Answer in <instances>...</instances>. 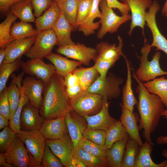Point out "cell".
<instances>
[{
	"label": "cell",
	"instance_id": "obj_1",
	"mask_svg": "<svg viewBox=\"0 0 167 167\" xmlns=\"http://www.w3.org/2000/svg\"><path fill=\"white\" fill-rule=\"evenodd\" d=\"M132 69L133 77L138 83L136 91L139 99L137 105L140 116L139 129L143 130V137L153 145L151 135L158 126L162 113L165 109V106L158 96L147 90Z\"/></svg>",
	"mask_w": 167,
	"mask_h": 167
},
{
	"label": "cell",
	"instance_id": "obj_49",
	"mask_svg": "<svg viewBox=\"0 0 167 167\" xmlns=\"http://www.w3.org/2000/svg\"><path fill=\"white\" fill-rule=\"evenodd\" d=\"M34 11V15L37 18L44 11L48 9L55 2L52 0H31Z\"/></svg>",
	"mask_w": 167,
	"mask_h": 167
},
{
	"label": "cell",
	"instance_id": "obj_39",
	"mask_svg": "<svg viewBox=\"0 0 167 167\" xmlns=\"http://www.w3.org/2000/svg\"><path fill=\"white\" fill-rule=\"evenodd\" d=\"M17 17L11 12L7 14L5 19L0 24V47H5L15 40L11 36V27Z\"/></svg>",
	"mask_w": 167,
	"mask_h": 167
},
{
	"label": "cell",
	"instance_id": "obj_12",
	"mask_svg": "<svg viewBox=\"0 0 167 167\" xmlns=\"http://www.w3.org/2000/svg\"><path fill=\"white\" fill-rule=\"evenodd\" d=\"M160 8L158 2L156 0L153 1L149 10L146 12L145 20L152 35L151 47H155L156 50H161L167 55V39L160 31L156 20V14Z\"/></svg>",
	"mask_w": 167,
	"mask_h": 167
},
{
	"label": "cell",
	"instance_id": "obj_4",
	"mask_svg": "<svg viewBox=\"0 0 167 167\" xmlns=\"http://www.w3.org/2000/svg\"><path fill=\"white\" fill-rule=\"evenodd\" d=\"M24 144L16 137L3 153L6 161L15 167H42L41 163L34 157Z\"/></svg>",
	"mask_w": 167,
	"mask_h": 167
},
{
	"label": "cell",
	"instance_id": "obj_11",
	"mask_svg": "<svg viewBox=\"0 0 167 167\" xmlns=\"http://www.w3.org/2000/svg\"><path fill=\"white\" fill-rule=\"evenodd\" d=\"M21 67L24 73L41 79L45 85L56 72L54 65L45 63L43 58L30 59L25 62H23Z\"/></svg>",
	"mask_w": 167,
	"mask_h": 167
},
{
	"label": "cell",
	"instance_id": "obj_27",
	"mask_svg": "<svg viewBox=\"0 0 167 167\" xmlns=\"http://www.w3.org/2000/svg\"><path fill=\"white\" fill-rule=\"evenodd\" d=\"M101 0H93L91 11L86 19L78 26V30L82 32L84 35L88 36L93 34L95 30L100 27V22H94L96 18L101 17V12L99 4Z\"/></svg>",
	"mask_w": 167,
	"mask_h": 167
},
{
	"label": "cell",
	"instance_id": "obj_10",
	"mask_svg": "<svg viewBox=\"0 0 167 167\" xmlns=\"http://www.w3.org/2000/svg\"><path fill=\"white\" fill-rule=\"evenodd\" d=\"M16 137L25 144L34 157L41 163L46 146L45 139L39 130H21L17 132Z\"/></svg>",
	"mask_w": 167,
	"mask_h": 167
},
{
	"label": "cell",
	"instance_id": "obj_3",
	"mask_svg": "<svg viewBox=\"0 0 167 167\" xmlns=\"http://www.w3.org/2000/svg\"><path fill=\"white\" fill-rule=\"evenodd\" d=\"M152 48L151 45L146 43L145 40L144 45L140 51V66L135 73L138 78L142 82L152 80L158 76L167 75V71H163L160 66L159 60L161 55L160 51H157L154 54L151 61L148 60Z\"/></svg>",
	"mask_w": 167,
	"mask_h": 167
},
{
	"label": "cell",
	"instance_id": "obj_48",
	"mask_svg": "<svg viewBox=\"0 0 167 167\" xmlns=\"http://www.w3.org/2000/svg\"><path fill=\"white\" fill-rule=\"evenodd\" d=\"M0 114L10 120V107L8 96V87L6 86L0 94Z\"/></svg>",
	"mask_w": 167,
	"mask_h": 167
},
{
	"label": "cell",
	"instance_id": "obj_30",
	"mask_svg": "<svg viewBox=\"0 0 167 167\" xmlns=\"http://www.w3.org/2000/svg\"><path fill=\"white\" fill-rule=\"evenodd\" d=\"M33 6L31 0H22L12 5L10 12L18 18L21 21L35 22V19L32 11Z\"/></svg>",
	"mask_w": 167,
	"mask_h": 167
},
{
	"label": "cell",
	"instance_id": "obj_34",
	"mask_svg": "<svg viewBox=\"0 0 167 167\" xmlns=\"http://www.w3.org/2000/svg\"><path fill=\"white\" fill-rule=\"evenodd\" d=\"M23 77L20 76L16 77L15 80L19 86L21 91L20 100L12 119L10 120L9 127L14 131L17 132L21 130L20 126V117L24 105L29 102V101L24 92V88L21 84Z\"/></svg>",
	"mask_w": 167,
	"mask_h": 167
},
{
	"label": "cell",
	"instance_id": "obj_56",
	"mask_svg": "<svg viewBox=\"0 0 167 167\" xmlns=\"http://www.w3.org/2000/svg\"><path fill=\"white\" fill-rule=\"evenodd\" d=\"M0 167H13L12 165L7 162L5 159L3 153L0 154Z\"/></svg>",
	"mask_w": 167,
	"mask_h": 167
},
{
	"label": "cell",
	"instance_id": "obj_40",
	"mask_svg": "<svg viewBox=\"0 0 167 167\" xmlns=\"http://www.w3.org/2000/svg\"><path fill=\"white\" fill-rule=\"evenodd\" d=\"M22 62L20 57L12 62L2 64L0 66V94L6 86L9 76L21 67Z\"/></svg>",
	"mask_w": 167,
	"mask_h": 167
},
{
	"label": "cell",
	"instance_id": "obj_6",
	"mask_svg": "<svg viewBox=\"0 0 167 167\" xmlns=\"http://www.w3.org/2000/svg\"><path fill=\"white\" fill-rule=\"evenodd\" d=\"M103 96L84 91L76 97L70 99L71 109L77 114L84 117L94 115L101 110Z\"/></svg>",
	"mask_w": 167,
	"mask_h": 167
},
{
	"label": "cell",
	"instance_id": "obj_61",
	"mask_svg": "<svg viewBox=\"0 0 167 167\" xmlns=\"http://www.w3.org/2000/svg\"><path fill=\"white\" fill-rule=\"evenodd\" d=\"M162 116L165 118H167V109H165L162 113Z\"/></svg>",
	"mask_w": 167,
	"mask_h": 167
},
{
	"label": "cell",
	"instance_id": "obj_21",
	"mask_svg": "<svg viewBox=\"0 0 167 167\" xmlns=\"http://www.w3.org/2000/svg\"><path fill=\"white\" fill-rule=\"evenodd\" d=\"M120 105L122 110L120 120L123 126L131 139L137 142L141 146L143 143L140 137L137 125V122L139 121L138 114L131 112L122 103Z\"/></svg>",
	"mask_w": 167,
	"mask_h": 167
},
{
	"label": "cell",
	"instance_id": "obj_41",
	"mask_svg": "<svg viewBox=\"0 0 167 167\" xmlns=\"http://www.w3.org/2000/svg\"><path fill=\"white\" fill-rule=\"evenodd\" d=\"M78 146L96 157L106 162V149L104 146L95 143L84 137L80 141Z\"/></svg>",
	"mask_w": 167,
	"mask_h": 167
},
{
	"label": "cell",
	"instance_id": "obj_46",
	"mask_svg": "<svg viewBox=\"0 0 167 167\" xmlns=\"http://www.w3.org/2000/svg\"><path fill=\"white\" fill-rule=\"evenodd\" d=\"M83 137L91 141L104 146L106 140L105 131L101 130H92L87 127L83 133Z\"/></svg>",
	"mask_w": 167,
	"mask_h": 167
},
{
	"label": "cell",
	"instance_id": "obj_42",
	"mask_svg": "<svg viewBox=\"0 0 167 167\" xmlns=\"http://www.w3.org/2000/svg\"><path fill=\"white\" fill-rule=\"evenodd\" d=\"M12 79L8 87V96L10 107V120L12 118L19 104L21 91L13 75Z\"/></svg>",
	"mask_w": 167,
	"mask_h": 167
},
{
	"label": "cell",
	"instance_id": "obj_45",
	"mask_svg": "<svg viewBox=\"0 0 167 167\" xmlns=\"http://www.w3.org/2000/svg\"><path fill=\"white\" fill-rule=\"evenodd\" d=\"M42 167H62L64 166L60 160L46 144L41 162Z\"/></svg>",
	"mask_w": 167,
	"mask_h": 167
},
{
	"label": "cell",
	"instance_id": "obj_60",
	"mask_svg": "<svg viewBox=\"0 0 167 167\" xmlns=\"http://www.w3.org/2000/svg\"><path fill=\"white\" fill-rule=\"evenodd\" d=\"M161 155L162 156L166 158L167 161V149H165L162 151L161 152ZM166 167H167V163Z\"/></svg>",
	"mask_w": 167,
	"mask_h": 167
},
{
	"label": "cell",
	"instance_id": "obj_53",
	"mask_svg": "<svg viewBox=\"0 0 167 167\" xmlns=\"http://www.w3.org/2000/svg\"><path fill=\"white\" fill-rule=\"evenodd\" d=\"M22 0H0V10L1 13L6 14L13 4Z\"/></svg>",
	"mask_w": 167,
	"mask_h": 167
},
{
	"label": "cell",
	"instance_id": "obj_20",
	"mask_svg": "<svg viewBox=\"0 0 167 167\" xmlns=\"http://www.w3.org/2000/svg\"><path fill=\"white\" fill-rule=\"evenodd\" d=\"M36 37L16 39L7 44L5 47L6 55L2 64L12 62L21 57L33 45Z\"/></svg>",
	"mask_w": 167,
	"mask_h": 167
},
{
	"label": "cell",
	"instance_id": "obj_22",
	"mask_svg": "<svg viewBox=\"0 0 167 167\" xmlns=\"http://www.w3.org/2000/svg\"><path fill=\"white\" fill-rule=\"evenodd\" d=\"M119 43L118 45L115 44L112 45L107 42L102 41L96 46L98 58L102 59L116 62L120 56L123 57L122 49L123 46L122 40L119 35L118 36Z\"/></svg>",
	"mask_w": 167,
	"mask_h": 167
},
{
	"label": "cell",
	"instance_id": "obj_26",
	"mask_svg": "<svg viewBox=\"0 0 167 167\" xmlns=\"http://www.w3.org/2000/svg\"><path fill=\"white\" fill-rule=\"evenodd\" d=\"M61 11L56 2H54L42 15L36 19V29L39 32L52 29Z\"/></svg>",
	"mask_w": 167,
	"mask_h": 167
},
{
	"label": "cell",
	"instance_id": "obj_50",
	"mask_svg": "<svg viewBox=\"0 0 167 167\" xmlns=\"http://www.w3.org/2000/svg\"><path fill=\"white\" fill-rule=\"evenodd\" d=\"M106 1L109 7L118 9L122 15L128 14L130 11L127 4L121 2L118 0H106Z\"/></svg>",
	"mask_w": 167,
	"mask_h": 167
},
{
	"label": "cell",
	"instance_id": "obj_14",
	"mask_svg": "<svg viewBox=\"0 0 167 167\" xmlns=\"http://www.w3.org/2000/svg\"><path fill=\"white\" fill-rule=\"evenodd\" d=\"M122 3L128 5L131 12V22L129 36H131L134 28L137 27L143 31L145 24V16L146 10L152 4V0H120Z\"/></svg>",
	"mask_w": 167,
	"mask_h": 167
},
{
	"label": "cell",
	"instance_id": "obj_62",
	"mask_svg": "<svg viewBox=\"0 0 167 167\" xmlns=\"http://www.w3.org/2000/svg\"><path fill=\"white\" fill-rule=\"evenodd\" d=\"M53 1L55 2H57V1H58L59 0H52Z\"/></svg>",
	"mask_w": 167,
	"mask_h": 167
},
{
	"label": "cell",
	"instance_id": "obj_24",
	"mask_svg": "<svg viewBox=\"0 0 167 167\" xmlns=\"http://www.w3.org/2000/svg\"><path fill=\"white\" fill-rule=\"evenodd\" d=\"M57 39V45L60 46L65 45H74L71 37L73 27L61 11L60 16L52 29Z\"/></svg>",
	"mask_w": 167,
	"mask_h": 167
},
{
	"label": "cell",
	"instance_id": "obj_51",
	"mask_svg": "<svg viewBox=\"0 0 167 167\" xmlns=\"http://www.w3.org/2000/svg\"><path fill=\"white\" fill-rule=\"evenodd\" d=\"M66 90L70 99L76 97L84 91L80 84L66 88Z\"/></svg>",
	"mask_w": 167,
	"mask_h": 167
},
{
	"label": "cell",
	"instance_id": "obj_63",
	"mask_svg": "<svg viewBox=\"0 0 167 167\" xmlns=\"http://www.w3.org/2000/svg\"></svg>",
	"mask_w": 167,
	"mask_h": 167
},
{
	"label": "cell",
	"instance_id": "obj_57",
	"mask_svg": "<svg viewBox=\"0 0 167 167\" xmlns=\"http://www.w3.org/2000/svg\"><path fill=\"white\" fill-rule=\"evenodd\" d=\"M157 144L159 145L167 144V136L161 135L156 140Z\"/></svg>",
	"mask_w": 167,
	"mask_h": 167
},
{
	"label": "cell",
	"instance_id": "obj_32",
	"mask_svg": "<svg viewBox=\"0 0 167 167\" xmlns=\"http://www.w3.org/2000/svg\"><path fill=\"white\" fill-rule=\"evenodd\" d=\"M106 132L104 146L107 149L115 143L124 139L129 135L126 132L120 120L117 121Z\"/></svg>",
	"mask_w": 167,
	"mask_h": 167
},
{
	"label": "cell",
	"instance_id": "obj_15",
	"mask_svg": "<svg viewBox=\"0 0 167 167\" xmlns=\"http://www.w3.org/2000/svg\"><path fill=\"white\" fill-rule=\"evenodd\" d=\"M106 96H103V104L100 111L94 115H87L84 117L88 128L102 130L106 131L117 121L109 114V102Z\"/></svg>",
	"mask_w": 167,
	"mask_h": 167
},
{
	"label": "cell",
	"instance_id": "obj_44",
	"mask_svg": "<svg viewBox=\"0 0 167 167\" xmlns=\"http://www.w3.org/2000/svg\"><path fill=\"white\" fill-rule=\"evenodd\" d=\"M16 132L10 127H5L0 133V151L5 152L13 142L16 138Z\"/></svg>",
	"mask_w": 167,
	"mask_h": 167
},
{
	"label": "cell",
	"instance_id": "obj_36",
	"mask_svg": "<svg viewBox=\"0 0 167 167\" xmlns=\"http://www.w3.org/2000/svg\"><path fill=\"white\" fill-rule=\"evenodd\" d=\"M39 32L28 22L21 21L11 28L10 34L15 40L36 36Z\"/></svg>",
	"mask_w": 167,
	"mask_h": 167
},
{
	"label": "cell",
	"instance_id": "obj_52",
	"mask_svg": "<svg viewBox=\"0 0 167 167\" xmlns=\"http://www.w3.org/2000/svg\"><path fill=\"white\" fill-rule=\"evenodd\" d=\"M64 80L66 88L80 84L78 77L73 72L67 75L64 77Z\"/></svg>",
	"mask_w": 167,
	"mask_h": 167
},
{
	"label": "cell",
	"instance_id": "obj_55",
	"mask_svg": "<svg viewBox=\"0 0 167 167\" xmlns=\"http://www.w3.org/2000/svg\"><path fill=\"white\" fill-rule=\"evenodd\" d=\"M10 124V120L4 116L0 114V129L8 126Z\"/></svg>",
	"mask_w": 167,
	"mask_h": 167
},
{
	"label": "cell",
	"instance_id": "obj_58",
	"mask_svg": "<svg viewBox=\"0 0 167 167\" xmlns=\"http://www.w3.org/2000/svg\"><path fill=\"white\" fill-rule=\"evenodd\" d=\"M6 55L5 47L0 48V66L3 63Z\"/></svg>",
	"mask_w": 167,
	"mask_h": 167
},
{
	"label": "cell",
	"instance_id": "obj_54",
	"mask_svg": "<svg viewBox=\"0 0 167 167\" xmlns=\"http://www.w3.org/2000/svg\"><path fill=\"white\" fill-rule=\"evenodd\" d=\"M85 164L79 159L73 156L68 167H85Z\"/></svg>",
	"mask_w": 167,
	"mask_h": 167
},
{
	"label": "cell",
	"instance_id": "obj_5",
	"mask_svg": "<svg viewBox=\"0 0 167 167\" xmlns=\"http://www.w3.org/2000/svg\"><path fill=\"white\" fill-rule=\"evenodd\" d=\"M99 6L101 17L99 21L101 27L97 34L99 39H101L108 32H116L121 25L131 19L128 13L122 16L117 15L112 8L108 6L106 0H101Z\"/></svg>",
	"mask_w": 167,
	"mask_h": 167
},
{
	"label": "cell",
	"instance_id": "obj_28",
	"mask_svg": "<svg viewBox=\"0 0 167 167\" xmlns=\"http://www.w3.org/2000/svg\"><path fill=\"white\" fill-rule=\"evenodd\" d=\"M153 146L151 143L145 140L140 146L135 167H166L167 160L158 164L155 163L152 160L151 154L152 153Z\"/></svg>",
	"mask_w": 167,
	"mask_h": 167
},
{
	"label": "cell",
	"instance_id": "obj_18",
	"mask_svg": "<svg viewBox=\"0 0 167 167\" xmlns=\"http://www.w3.org/2000/svg\"><path fill=\"white\" fill-rule=\"evenodd\" d=\"M39 131L45 139H57L68 133L65 121V115L45 120Z\"/></svg>",
	"mask_w": 167,
	"mask_h": 167
},
{
	"label": "cell",
	"instance_id": "obj_23",
	"mask_svg": "<svg viewBox=\"0 0 167 167\" xmlns=\"http://www.w3.org/2000/svg\"><path fill=\"white\" fill-rule=\"evenodd\" d=\"M45 58L54 65L56 72L63 78L73 72L78 66H80L82 64L79 61L68 59L52 52Z\"/></svg>",
	"mask_w": 167,
	"mask_h": 167
},
{
	"label": "cell",
	"instance_id": "obj_38",
	"mask_svg": "<svg viewBox=\"0 0 167 167\" xmlns=\"http://www.w3.org/2000/svg\"><path fill=\"white\" fill-rule=\"evenodd\" d=\"M73 156L83 162L86 167H107L104 161L82 149L78 146L74 148Z\"/></svg>",
	"mask_w": 167,
	"mask_h": 167
},
{
	"label": "cell",
	"instance_id": "obj_33",
	"mask_svg": "<svg viewBox=\"0 0 167 167\" xmlns=\"http://www.w3.org/2000/svg\"><path fill=\"white\" fill-rule=\"evenodd\" d=\"M79 0H59L56 3L60 11L73 27L77 29L76 20Z\"/></svg>",
	"mask_w": 167,
	"mask_h": 167
},
{
	"label": "cell",
	"instance_id": "obj_17",
	"mask_svg": "<svg viewBox=\"0 0 167 167\" xmlns=\"http://www.w3.org/2000/svg\"><path fill=\"white\" fill-rule=\"evenodd\" d=\"M65 121L73 148H75L84 137L83 133L87 127V124L84 119L79 116L71 109L66 113Z\"/></svg>",
	"mask_w": 167,
	"mask_h": 167
},
{
	"label": "cell",
	"instance_id": "obj_29",
	"mask_svg": "<svg viewBox=\"0 0 167 167\" xmlns=\"http://www.w3.org/2000/svg\"><path fill=\"white\" fill-rule=\"evenodd\" d=\"M127 70V79L125 84L122 89V104L131 112H133L134 107L137 105L138 101L135 97L132 88L131 70L129 62L125 56Z\"/></svg>",
	"mask_w": 167,
	"mask_h": 167
},
{
	"label": "cell",
	"instance_id": "obj_9",
	"mask_svg": "<svg viewBox=\"0 0 167 167\" xmlns=\"http://www.w3.org/2000/svg\"><path fill=\"white\" fill-rule=\"evenodd\" d=\"M56 52L67 58L76 60L82 64L88 66L90 62H94L98 57L96 48L87 47L77 42L74 45H65L56 49Z\"/></svg>",
	"mask_w": 167,
	"mask_h": 167
},
{
	"label": "cell",
	"instance_id": "obj_35",
	"mask_svg": "<svg viewBox=\"0 0 167 167\" xmlns=\"http://www.w3.org/2000/svg\"><path fill=\"white\" fill-rule=\"evenodd\" d=\"M73 72L78 77L84 91H87L99 76L93 66L88 68L80 67L76 68Z\"/></svg>",
	"mask_w": 167,
	"mask_h": 167
},
{
	"label": "cell",
	"instance_id": "obj_13",
	"mask_svg": "<svg viewBox=\"0 0 167 167\" xmlns=\"http://www.w3.org/2000/svg\"><path fill=\"white\" fill-rule=\"evenodd\" d=\"M46 144L60 160L64 166L68 167L73 156L74 148L68 134L57 139H45Z\"/></svg>",
	"mask_w": 167,
	"mask_h": 167
},
{
	"label": "cell",
	"instance_id": "obj_47",
	"mask_svg": "<svg viewBox=\"0 0 167 167\" xmlns=\"http://www.w3.org/2000/svg\"><path fill=\"white\" fill-rule=\"evenodd\" d=\"M116 62L106 61L97 58L94 62L93 66L99 75V76L103 79H105L109 69Z\"/></svg>",
	"mask_w": 167,
	"mask_h": 167
},
{
	"label": "cell",
	"instance_id": "obj_2",
	"mask_svg": "<svg viewBox=\"0 0 167 167\" xmlns=\"http://www.w3.org/2000/svg\"><path fill=\"white\" fill-rule=\"evenodd\" d=\"M64 79L56 72L45 86L42 104L39 110L44 120L64 115L71 109Z\"/></svg>",
	"mask_w": 167,
	"mask_h": 167
},
{
	"label": "cell",
	"instance_id": "obj_8",
	"mask_svg": "<svg viewBox=\"0 0 167 167\" xmlns=\"http://www.w3.org/2000/svg\"><path fill=\"white\" fill-rule=\"evenodd\" d=\"M123 81L122 78L109 73L104 79L98 76L87 91L106 96L108 99L111 100L119 96L121 94L120 86Z\"/></svg>",
	"mask_w": 167,
	"mask_h": 167
},
{
	"label": "cell",
	"instance_id": "obj_25",
	"mask_svg": "<svg viewBox=\"0 0 167 167\" xmlns=\"http://www.w3.org/2000/svg\"><path fill=\"white\" fill-rule=\"evenodd\" d=\"M130 139L129 135L125 139L115 143L110 148L106 149L105 160L108 166L121 167L126 146Z\"/></svg>",
	"mask_w": 167,
	"mask_h": 167
},
{
	"label": "cell",
	"instance_id": "obj_37",
	"mask_svg": "<svg viewBox=\"0 0 167 167\" xmlns=\"http://www.w3.org/2000/svg\"><path fill=\"white\" fill-rule=\"evenodd\" d=\"M140 147L135 140L131 139L129 140L126 146L121 167H135Z\"/></svg>",
	"mask_w": 167,
	"mask_h": 167
},
{
	"label": "cell",
	"instance_id": "obj_31",
	"mask_svg": "<svg viewBox=\"0 0 167 167\" xmlns=\"http://www.w3.org/2000/svg\"><path fill=\"white\" fill-rule=\"evenodd\" d=\"M143 84L149 92L158 96L167 108V79L162 76L146 82Z\"/></svg>",
	"mask_w": 167,
	"mask_h": 167
},
{
	"label": "cell",
	"instance_id": "obj_43",
	"mask_svg": "<svg viewBox=\"0 0 167 167\" xmlns=\"http://www.w3.org/2000/svg\"><path fill=\"white\" fill-rule=\"evenodd\" d=\"M93 0H79L76 20L77 29L87 18L92 7Z\"/></svg>",
	"mask_w": 167,
	"mask_h": 167
},
{
	"label": "cell",
	"instance_id": "obj_59",
	"mask_svg": "<svg viewBox=\"0 0 167 167\" xmlns=\"http://www.w3.org/2000/svg\"><path fill=\"white\" fill-rule=\"evenodd\" d=\"M162 14L166 17H167V0L165 3L161 10Z\"/></svg>",
	"mask_w": 167,
	"mask_h": 167
},
{
	"label": "cell",
	"instance_id": "obj_7",
	"mask_svg": "<svg viewBox=\"0 0 167 167\" xmlns=\"http://www.w3.org/2000/svg\"><path fill=\"white\" fill-rule=\"evenodd\" d=\"M57 39L53 29L39 32L33 45L24 54L30 59L43 58L52 52Z\"/></svg>",
	"mask_w": 167,
	"mask_h": 167
},
{
	"label": "cell",
	"instance_id": "obj_16",
	"mask_svg": "<svg viewBox=\"0 0 167 167\" xmlns=\"http://www.w3.org/2000/svg\"><path fill=\"white\" fill-rule=\"evenodd\" d=\"M45 86L41 79L32 76H27L22 81V86L30 103L39 110L42 104Z\"/></svg>",
	"mask_w": 167,
	"mask_h": 167
},
{
	"label": "cell",
	"instance_id": "obj_19",
	"mask_svg": "<svg viewBox=\"0 0 167 167\" xmlns=\"http://www.w3.org/2000/svg\"><path fill=\"white\" fill-rule=\"evenodd\" d=\"M44 121L39 109L34 107L30 102L24 105L20 117L21 129L29 131L39 130Z\"/></svg>",
	"mask_w": 167,
	"mask_h": 167
}]
</instances>
